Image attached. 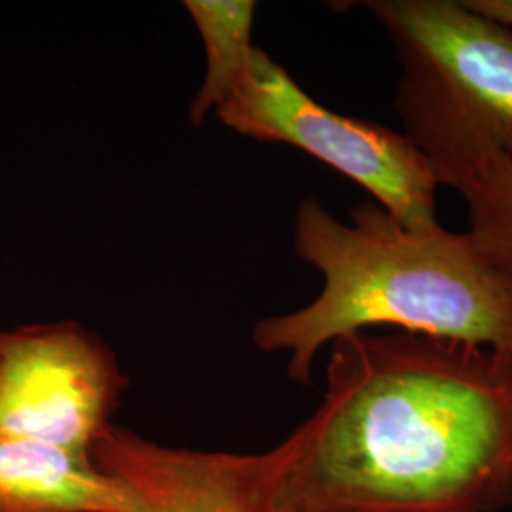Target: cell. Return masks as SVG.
I'll use <instances>...</instances> for the list:
<instances>
[{
  "label": "cell",
  "instance_id": "obj_1",
  "mask_svg": "<svg viewBox=\"0 0 512 512\" xmlns=\"http://www.w3.org/2000/svg\"><path fill=\"white\" fill-rule=\"evenodd\" d=\"M275 454V512L507 511L512 349L342 336L323 403Z\"/></svg>",
  "mask_w": 512,
  "mask_h": 512
},
{
  "label": "cell",
  "instance_id": "obj_2",
  "mask_svg": "<svg viewBox=\"0 0 512 512\" xmlns=\"http://www.w3.org/2000/svg\"><path fill=\"white\" fill-rule=\"evenodd\" d=\"M294 253L323 275L308 306L258 321L253 344L287 351V376L311 382L313 361L334 340L374 327L512 349V277L469 232H418L378 203L336 219L315 200L294 215Z\"/></svg>",
  "mask_w": 512,
  "mask_h": 512
},
{
  "label": "cell",
  "instance_id": "obj_3",
  "mask_svg": "<svg viewBox=\"0 0 512 512\" xmlns=\"http://www.w3.org/2000/svg\"><path fill=\"white\" fill-rule=\"evenodd\" d=\"M217 116L239 135L291 145L329 165L404 226L440 228V184L420 147L404 131L323 107L264 50L256 48L243 82Z\"/></svg>",
  "mask_w": 512,
  "mask_h": 512
},
{
  "label": "cell",
  "instance_id": "obj_4",
  "mask_svg": "<svg viewBox=\"0 0 512 512\" xmlns=\"http://www.w3.org/2000/svg\"><path fill=\"white\" fill-rule=\"evenodd\" d=\"M128 385L116 355L74 321L6 330L0 353V439L92 454Z\"/></svg>",
  "mask_w": 512,
  "mask_h": 512
},
{
  "label": "cell",
  "instance_id": "obj_5",
  "mask_svg": "<svg viewBox=\"0 0 512 512\" xmlns=\"http://www.w3.org/2000/svg\"><path fill=\"white\" fill-rule=\"evenodd\" d=\"M395 110L404 133L429 158L440 186L467 205L469 236L512 277V158L442 76L401 63Z\"/></svg>",
  "mask_w": 512,
  "mask_h": 512
},
{
  "label": "cell",
  "instance_id": "obj_6",
  "mask_svg": "<svg viewBox=\"0 0 512 512\" xmlns=\"http://www.w3.org/2000/svg\"><path fill=\"white\" fill-rule=\"evenodd\" d=\"M399 61L442 76L512 158V29L463 0H368Z\"/></svg>",
  "mask_w": 512,
  "mask_h": 512
},
{
  "label": "cell",
  "instance_id": "obj_7",
  "mask_svg": "<svg viewBox=\"0 0 512 512\" xmlns=\"http://www.w3.org/2000/svg\"><path fill=\"white\" fill-rule=\"evenodd\" d=\"M92 458L118 486L120 512H275V448L262 454L171 448L112 423Z\"/></svg>",
  "mask_w": 512,
  "mask_h": 512
},
{
  "label": "cell",
  "instance_id": "obj_8",
  "mask_svg": "<svg viewBox=\"0 0 512 512\" xmlns=\"http://www.w3.org/2000/svg\"><path fill=\"white\" fill-rule=\"evenodd\" d=\"M122 494L93 461L33 440L0 439V512H120Z\"/></svg>",
  "mask_w": 512,
  "mask_h": 512
},
{
  "label": "cell",
  "instance_id": "obj_9",
  "mask_svg": "<svg viewBox=\"0 0 512 512\" xmlns=\"http://www.w3.org/2000/svg\"><path fill=\"white\" fill-rule=\"evenodd\" d=\"M186 12L194 19L203 46L207 71L190 105V122L203 120L236 93L255 54L253 0H186Z\"/></svg>",
  "mask_w": 512,
  "mask_h": 512
},
{
  "label": "cell",
  "instance_id": "obj_10",
  "mask_svg": "<svg viewBox=\"0 0 512 512\" xmlns=\"http://www.w3.org/2000/svg\"><path fill=\"white\" fill-rule=\"evenodd\" d=\"M467 8L512 29V0H463Z\"/></svg>",
  "mask_w": 512,
  "mask_h": 512
},
{
  "label": "cell",
  "instance_id": "obj_11",
  "mask_svg": "<svg viewBox=\"0 0 512 512\" xmlns=\"http://www.w3.org/2000/svg\"><path fill=\"white\" fill-rule=\"evenodd\" d=\"M4 334H6V330H0V353H2V344H4Z\"/></svg>",
  "mask_w": 512,
  "mask_h": 512
}]
</instances>
